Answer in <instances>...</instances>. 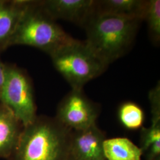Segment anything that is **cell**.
<instances>
[{
  "instance_id": "277c9868",
  "label": "cell",
  "mask_w": 160,
  "mask_h": 160,
  "mask_svg": "<svg viewBox=\"0 0 160 160\" xmlns=\"http://www.w3.org/2000/svg\"><path fill=\"white\" fill-rule=\"evenodd\" d=\"M50 57L54 67L72 89H82L87 82L102 74L108 68L84 42L77 39Z\"/></svg>"
},
{
  "instance_id": "2e32d148",
  "label": "cell",
  "mask_w": 160,
  "mask_h": 160,
  "mask_svg": "<svg viewBox=\"0 0 160 160\" xmlns=\"http://www.w3.org/2000/svg\"><path fill=\"white\" fill-rule=\"evenodd\" d=\"M149 99L151 105L152 114V122L160 121V83L149 92Z\"/></svg>"
},
{
  "instance_id": "9a60e30c",
  "label": "cell",
  "mask_w": 160,
  "mask_h": 160,
  "mask_svg": "<svg viewBox=\"0 0 160 160\" xmlns=\"http://www.w3.org/2000/svg\"><path fill=\"white\" fill-rule=\"evenodd\" d=\"M141 148L142 153L154 143L160 142V122H153L148 128H142L141 133Z\"/></svg>"
},
{
  "instance_id": "ba28073f",
  "label": "cell",
  "mask_w": 160,
  "mask_h": 160,
  "mask_svg": "<svg viewBox=\"0 0 160 160\" xmlns=\"http://www.w3.org/2000/svg\"><path fill=\"white\" fill-rule=\"evenodd\" d=\"M105 135L96 124L81 130L72 131L70 158L75 160H107L104 154Z\"/></svg>"
},
{
  "instance_id": "5bb4252c",
  "label": "cell",
  "mask_w": 160,
  "mask_h": 160,
  "mask_svg": "<svg viewBox=\"0 0 160 160\" xmlns=\"http://www.w3.org/2000/svg\"><path fill=\"white\" fill-rule=\"evenodd\" d=\"M147 20L150 38L157 44L160 40V1L149 0L145 19Z\"/></svg>"
},
{
  "instance_id": "7a4b0ae2",
  "label": "cell",
  "mask_w": 160,
  "mask_h": 160,
  "mask_svg": "<svg viewBox=\"0 0 160 160\" xmlns=\"http://www.w3.org/2000/svg\"><path fill=\"white\" fill-rule=\"evenodd\" d=\"M141 22L95 12L84 27L87 34L84 42L94 54L108 67L129 50Z\"/></svg>"
},
{
  "instance_id": "4fadbf2b",
  "label": "cell",
  "mask_w": 160,
  "mask_h": 160,
  "mask_svg": "<svg viewBox=\"0 0 160 160\" xmlns=\"http://www.w3.org/2000/svg\"><path fill=\"white\" fill-rule=\"evenodd\" d=\"M119 118L120 122L127 129H138L143 125L144 113L136 103L128 102L120 106Z\"/></svg>"
},
{
  "instance_id": "30bf717a",
  "label": "cell",
  "mask_w": 160,
  "mask_h": 160,
  "mask_svg": "<svg viewBox=\"0 0 160 160\" xmlns=\"http://www.w3.org/2000/svg\"><path fill=\"white\" fill-rule=\"evenodd\" d=\"M148 1H96V12L116 15L142 21L145 19Z\"/></svg>"
},
{
  "instance_id": "9c48e42d",
  "label": "cell",
  "mask_w": 160,
  "mask_h": 160,
  "mask_svg": "<svg viewBox=\"0 0 160 160\" xmlns=\"http://www.w3.org/2000/svg\"><path fill=\"white\" fill-rule=\"evenodd\" d=\"M32 1H0V48L8 46L18 24Z\"/></svg>"
},
{
  "instance_id": "5b68a950",
  "label": "cell",
  "mask_w": 160,
  "mask_h": 160,
  "mask_svg": "<svg viewBox=\"0 0 160 160\" xmlns=\"http://www.w3.org/2000/svg\"><path fill=\"white\" fill-rule=\"evenodd\" d=\"M0 100L23 127L32 123L37 118L32 84L28 77L18 68L7 67Z\"/></svg>"
},
{
  "instance_id": "6da1fadb",
  "label": "cell",
  "mask_w": 160,
  "mask_h": 160,
  "mask_svg": "<svg viewBox=\"0 0 160 160\" xmlns=\"http://www.w3.org/2000/svg\"><path fill=\"white\" fill-rule=\"evenodd\" d=\"M71 132L56 118L37 116L24 127L11 160H69Z\"/></svg>"
},
{
  "instance_id": "52a82bcc",
  "label": "cell",
  "mask_w": 160,
  "mask_h": 160,
  "mask_svg": "<svg viewBox=\"0 0 160 160\" xmlns=\"http://www.w3.org/2000/svg\"><path fill=\"white\" fill-rule=\"evenodd\" d=\"M40 5L53 20L62 19L83 27L96 12L94 0H48L40 1Z\"/></svg>"
},
{
  "instance_id": "7c38bea8",
  "label": "cell",
  "mask_w": 160,
  "mask_h": 160,
  "mask_svg": "<svg viewBox=\"0 0 160 160\" xmlns=\"http://www.w3.org/2000/svg\"><path fill=\"white\" fill-rule=\"evenodd\" d=\"M103 150L107 160H141V149L126 138L106 139Z\"/></svg>"
},
{
  "instance_id": "8fae6325",
  "label": "cell",
  "mask_w": 160,
  "mask_h": 160,
  "mask_svg": "<svg viewBox=\"0 0 160 160\" xmlns=\"http://www.w3.org/2000/svg\"><path fill=\"white\" fill-rule=\"evenodd\" d=\"M20 125L9 109L3 105L0 106V157H11L22 131Z\"/></svg>"
},
{
  "instance_id": "8992f818",
  "label": "cell",
  "mask_w": 160,
  "mask_h": 160,
  "mask_svg": "<svg viewBox=\"0 0 160 160\" xmlns=\"http://www.w3.org/2000/svg\"><path fill=\"white\" fill-rule=\"evenodd\" d=\"M99 110L82 89H72L58 105L56 119L72 131L88 128L96 123Z\"/></svg>"
},
{
  "instance_id": "ac0fdd59",
  "label": "cell",
  "mask_w": 160,
  "mask_h": 160,
  "mask_svg": "<svg viewBox=\"0 0 160 160\" xmlns=\"http://www.w3.org/2000/svg\"><path fill=\"white\" fill-rule=\"evenodd\" d=\"M69 160H74V159H72V158H69Z\"/></svg>"
},
{
  "instance_id": "e0dca14e",
  "label": "cell",
  "mask_w": 160,
  "mask_h": 160,
  "mask_svg": "<svg viewBox=\"0 0 160 160\" xmlns=\"http://www.w3.org/2000/svg\"><path fill=\"white\" fill-rule=\"evenodd\" d=\"M7 67L0 60V92L5 83L7 77Z\"/></svg>"
},
{
  "instance_id": "3957f363",
  "label": "cell",
  "mask_w": 160,
  "mask_h": 160,
  "mask_svg": "<svg viewBox=\"0 0 160 160\" xmlns=\"http://www.w3.org/2000/svg\"><path fill=\"white\" fill-rule=\"evenodd\" d=\"M74 40L42 8L40 1H33L21 18L8 46H32L51 55Z\"/></svg>"
}]
</instances>
